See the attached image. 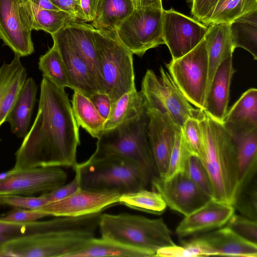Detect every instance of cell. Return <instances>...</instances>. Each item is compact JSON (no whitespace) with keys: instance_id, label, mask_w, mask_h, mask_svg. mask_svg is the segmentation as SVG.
Listing matches in <instances>:
<instances>
[{"instance_id":"1","label":"cell","mask_w":257,"mask_h":257,"mask_svg":"<svg viewBox=\"0 0 257 257\" xmlns=\"http://www.w3.org/2000/svg\"><path fill=\"white\" fill-rule=\"evenodd\" d=\"M43 77L37 114L16 153L14 170L77 163L79 127L69 98L64 88Z\"/></svg>"},{"instance_id":"2","label":"cell","mask_w":257,"mask_h":257,"mask_svg":"<svg viewBox=\"0 0 257 257\" xmlns=\"http://www.w3.org/2000/svg\"><path fill=\"white\" fill-rule=\"evenodd\" d=\"M101 214L56 217L47 230L8 242L1 256L70 257L95 237Z\"/></svg>"},{"instance_id":"3","label":"cell","mask_w":257,"mask_h":257,"mask_svg":"<svg viewBox=\"0 0 257 257\" xmlns=\"http://www.w3.org/2000/svg\"><path fill=\"white\" fill-rule=\"evenodd\" d=\"M198 118L203 143L201 160L212 182V198L232 205L237 186L235 144L223 122L214 119L202 109Z\"/></svg>"},{"instance_id":"4","label":"cell","mask_w":257,"mask_h":257,"mask_svg":"<svg viewBox=\"0 0 257 257\" xmlns=\"http://www.w3.org/2000/svg\"><path fill=\"white\" fill-rule=\"evenodd\" d=\"M80 188L120 195L146 189L154 176L143 166L120 156L95 150L86 161L76 163Z\"/></svg>"},{"instance_id":"5","label":"cell","mask_w":257,"mask_h":257,"mask_svg":"<svg viewBox=\"0 0 257 257\" xmlns=\"http://www.w3.org/2000/svg\"><path fill=\"white\" fill-rule=\"evenodd\" d=\"M98 229L101 237L155 254L160 248L175 245L172 232L162 218L150 219L127 213H101Z\"/></svg>"},{"instance_id":"6","label":"cell","mask_w":257,"mask_h":257,"mask_svg":"<svg viewBox=\"0 0 257 257\" xmlns=\"http://www.w3.org/2000/svg\"><path fill=\"white\" fill-rule=\"evenodd\" d=\"M94 37L104 92L112 102L136 89L133 53L120 41L116 31L94 29Z\"/></svg>"},{"instance_id":"7","label":"cell","mask_w":257,"mask_h":257,"mask_svg":"<svg viewBox=\"0 0 257 257\" xmlns=\"http://www.w3.org/2000/svg\"><path fill=\"white\" fill-rule=\"evenodd\" d=\"M147 106L137 115L110 129L97 139L95 150L116 154L146 167L157 176L150 146Z\"/></svg>"},{"instance_id":"8","label":"cell","mask_w":257,"mask_h":257,"mask_svg":"<svg viewBox=\"0 0 257 257\" xmlns=\"http://www.w3.org/2000/svg\"><path fill=\"white\" fill-rule=\"evenodd\" d=\"M160 72L159 77L152 70H148L143 77L141 90L148 107L168 113L181 128L188 118H198L200 109L191 105L170 73L162 66Z\"/></svg>"},{"instance_id":"9","label":"cell","mask_w":257,"mask_h":257,"mask_svg":"<svg viewBox=\"0 0 257 257\" xmlns=\"http://www.w3.org/2000/svg\"><path fill=\"white\" fill-rule=\"evenodd\" d=\"M162 5L135 8L116 30L122 43L133 53L142 56L148 50L165 44Z\"/></svg>"},{"instance_id":"10","label":"cell","mask_w":257,"mask_h":257,"mask_svg":"<svg viewBox=\"0 0 257 257\" xmlns=\"http://www.w3.org/2000/svg\"><path fill=\"white\" fill-rule=\"evenodd\" d=\"M169 73L188 101L204 110L208 79L206 43L204 39L184 56L165 64Z\"/></svg>"},{"instance_id":"11","label":"cell","mask_w":257,"mask_h":257,"mask_svg":"<svg viewBox=\"0 0 257 257\" xmlns=\"http://www.w3.org/2000/svg\"><path fill=\"white\" fill-rule=\"evenodd\" d=\"M34 23L31 0H0V39L20 57L34 52Z\"/></svg>"},{"instance_id":"12","label":"cell","mask_w":257,"mask_h":257,"mask_svg":"<svg viewBox=\"0 0 257 257\" xmlns=\"http://www.w3.org/2000/svg\"><path fill=\"white\" fill-rule=\"evenodd\" d=\"M67 179V173L61 167L12 169L0 174V196L47 193L65 184Z\"/></svg>"},{"instance_id":"13","label":"cell","mask_w":257,"mask_h":257,"mask_svg":"<svg viewBox=\"0 0 257 257\" xmlns=\"http://www.w3.org/2000/svg\"><path fill=\"white\" fill-rule=\"evenodd\" d=\"M182 246L193 256H257V244L244 239L226 226L184 241Z\"/></svg>"},{"instance_id":"14","label":"cell","mask_w":257,"mask_h":257,"mask_svg":"<svg viewBox=\"0 0 257 257\" xmlns=\"http://www.w3.org/2000/svg\"><path fill=\"white\" fill-rule=\"evenodd\" d=\"M207 26L173 8L164 10L163 37L173 60L193 49L204 39Z\"/></svg>"},{"instance_id":"15","label":"cell","mask_w":257,"mask_h":257,"mask_svg":"<svg viewBox=\"0 0 257 257\" xmlns=\"http://www.w3.org/2000/svg\"><path fill=\"white\" fill-rule=\"evenodd\" d=\"M150 184L162 197L167 206L184 216L196 210L211 197L202 192L183 172L168 179L154 176Z\"/></svg>"},{"instance_id":"16","label":"cell","mask_w":257,"mask_h":257,"mask_svg":"<svg viewBox=\"0 0 257 257\" xmlns=\"http://www.w3.org/2000/svg\"><path fill=\"white\" fill-rule=\"evenodd\" d=\"M120 195L113 192L80 188L69 197L46 204L36 209L48 216L76 217L101 212L118 203Z\"/></svg>"},{"instance_id":"17","label":"cell","mask_w":257,"mask_h":257,"mask_svg":"<svg viewBox=\"0 0 257 257\" xmlns=\"http://www.w3.org/2000/svg\"><path fill=\"white\" fill-rule=\"evenodd\" d=\"M148 138L157 175L163 178L168 166L176 133L181 128L167 112L148 107Z\"/></svg>"},{"instance_id":"18","label":"cell","mask_w":257,"mask_h":257,"mask_svg":"<svg viewBox=\"0 0 257 257\" xmlns=\"http://www.w3.org/2000/svg\"><path fill=\"white\" fill-rule=\"evenodd\" d=\"M51 35L65 66L72 89L88 97L100 92L89 66L73 45L64 28Z\"/></svg>"},{"instance_id":"19","label":"cell","mask_w":257,"mask_h":257,"mask_svg":"<svg viewBox=\"0 0 257 257\" xmlns=\"http://www.w3.org/2000/svg\"><path fill=\"white\" fill-rule=\"evenodd\" d=\"M234 210L232 205L212 198L196 210L184 216L176 227V234L182 238L222 227L234 213Z\"/></svg>"},{"instance_id":"20","label":"cell","mask_w":257,"mask_h":257,"mask_svg":"<svg viewBox=\"0 0 257 257\" xmlns=\"http://www.w3.org/2000/svg\"><path fill=\"white\" fill-rule=\"evenodd\" d=\"M235 71L232 55L230 56L218 66L206 94L204 110L221 122L228 110L230 84Z\"/></svg>"},{"instance_id":"21","label":"cell","mask_w":257,"mask_h":257,"mask_svg":"<svg viewBox=\"0 0 257 257\" xmlns=\"http://www.w3.org/2000/svg\"><path fill=\"white\" fill-rule=\"evenodd\" d=\"M235 144L237 184L257 169V125L224 123Z\"/></svg>"},{"instance_id":"22","label":"cell","mask_w":257,"mask_h":257,"mask_svg":"<svg viewBox=\"0 0 257 257\" xmlns=\"http://www.w3.org/2000/svg\"><path fill=\"white\" fill-rule=\"evenodd\" d=\"M63 28L73 45L89 66L100 92L105 93L95 45L94 27L75 19L69 21Z\"/></svg>"},{"instance_id":"23","label":"cell","mask_w":257,"mask_h":257,"mask_svg":"<svg viewBox=\"0 0 257 257\" xmlns=\"http://www.w3.org/2000/svg\"><path fill=\"white\" fill-rule=\"evenodd\" d=\"M20 56L15 54L9 64L0 68V126L6 121L23 85L27 79L25 68Z\"/></svg>"},{"instance_id":"24","label":"cell","mask_w":257,"mask_h":257,"mask_svg":"<svg viewBox=\"0 0 257 257\" xmlns=\"http://www.w3.org/2000/svg\"><path fill=\"white\" fill-rule=\"evenodd\" d=\"M204 39L206 43L208 65L206 94L218 66L225 59L232 55L235 49L231 41L228 24H210L207 26Z\"/></svg>"},{"instance_id":"25","label":"cell","mask_w":257,"mask_h":257,"mask_svg":"<svg viewBox=\"0 0 257 257\" xmlns=\"http://www.w3.org/2000/svg\"><path fill=\"white\" fill-rule=\"evenodd\" d=\"M37 89L33 78L26 79L7 116L5 121L18 138H24L28 132Z\"/></svg>"},{"instance_id":"26","label":"cell","mask_w":257,"mask_h":257,"mask_svg":"<svg viewBox=\"0 0 257 257\" xmlns=\"http://www.w3.org/2000/svg\"><path fill=\"white\" fill-rule=\"evenodd\" d=\"M154 253L130 246L110 238L101 237L91 238L70 257H151Z\"/></svg>"},{"instance_id":"27","label":"cell","mask_w":257,"mask_h":257,"mask_svg":"<svg viewBox=\"0 0 257 257\" xmlns=\"http://www.w3.org/2000/svg\"><path fill=\"white\" fill-rule=\"evenodd\" d=\"M135 8L131 0H99L92 25L102 32L116 31Z\"/></svg>"},{"instance_id":"28","label":"cell","mask_w":257,"mask_h":257,"mask_svg":"<svg viewBox=\"0 0 257 257\" xmlns=\"http://www.w3.org/2000/svg\"><path fill=\"white\" fill-rule=\"evenodd\" d=\"M146 98L137 89L127 92L111 102L109 114L106 119L103 130L111 128L134 117L146 106Z\"/></svg>"},{"instance_id":"29","label":"cell","mask_w":257,"mask_h":257,"mask_svg":"<svg viewBox=\"0 0 257 257\" xmlns=\"http://www.w3.org/2000/svg\"><path fill=\"white\" fill-rule=\"evenodd\" d=\"M72 110L78 126H81L97 139L103 131L105 119L100 114L89 97L74 90Z\"/></svg>"},{"instance_id":"30","label":"cell","mask_w":257,"mask_h":257,"mask_svg":"<svg viewBox=\"0 0 257 257\" xmlns=\"http://www.w3.org/2000/svg\"><path fill=\"white\" fill-rule=\"evenodd\" d=\"M230 33L234 49L243 48L257 59V10L236 19L230 24Z\"/></svg>"},{"instance_id":"31","label":"cell","mask_w":257,"mask_h":257,"mask_svg":"<svg viewBox=\"0 0 257 257\" xmlns=\"http://www.w3.org/2000/svg\"><path fill=\"white\" fill-rule=\"evenodd\" d=\"M257 170L249 173L237 186L233 206L243 216L257 221Z\"/></svg>"},{"instance_id":"32","label":"cell","mask_w":257,"mask_h":257,"mask_svg":"<svg viewBox=\"0 0 257 257\" xmlns=\"http://www.w3.org/2000/svg\"><path fill=\"white\" fill-rule=\"evenodd\" d=\"M223 122L257 125V90L244 92L227 112Z\"/></svg>"},{"instance_id":"33","label":"cell","mask_w":257,"mask_h":257,"mask_svg":"<svg viewBox=\"0 0 257 257\" xmlns=\"http://www.w3.org/2000/svg\"><path fill=\"white\" fill-rule=\"evenodd\" d=\"M118 203L135 210L156 215L162 214L167 206L158 192L146 189L121 195Z\"/></svg>"},{"instance_id":"34","label":"cell","mask_w":257,"mask_h":257,"mask_svg":"<svg viewBox=\"0 0 257 257\" xmlns=\"http://www.w3.org/2000/svg\"><path fill=\"white\" fill-rule=\"evenodd\" d=\"M38 66L43 76L53 83L60 87L72 89L65 66L55 44L40 57Z\"/></svg>"},{"instance_id":"35","label":"cell","mask_w":257,"mask_h":257,"mask_svg":"<svg viewBox=\"0 0 257 257\" xmlns=\"http://www.w3.org/2000/svg\"><path fill=\"white\" fill-rule=\"evenodd\" d=\"M257 10V0H220L206 26L213 23L230 24L236 19Z\"/></svg>"},{"instance_id":"36","label":"cell","mask_w":257,"mask_h":257,"mask_svg":"<svg viewBox=\"0 0 257 257\" xmlns=\"http://www.w3.org/2000/svg\"><path fill=\"white\" fill-rule=\"evenodd\" d=\"M51 219L31 222H14L0 218V256L8 242L23 236L42 232L50 226Z\"/></svg>"},{"instance_id":"37","label":"cell","mask_w":257,"mask_h":257,"mask_svg":"<svg viewBox=\"0 0 257 257\" xmlns=\"http://www.w3.org/2000/svg\"><path fill=\"white\" fill-rule=\"evenodd\" d=\"M32 6L34 15V30H43L52 35L64 27L69 21L76 19L62 10L43 9L33 2Z\"/></svg>"},{"instance_id":"38","label":"cell","mask_w":257,"mask_h":257,"mask_svg":"<svg viewBox=\"0 0 257 257\" xmlns=\"http://www.w3.org/2000/svg\"><path fill=\"white\" fill-rule=\"evenodd\" d=\"M184 172L204 193L213 197L214 190L210 176L201 159L190 155L186 163Z\"/></svg>"},{"instance_id":"39","label":"cell","mask_w":257,"mask_h":257,"mask_svg":"<svg viewBox=\"0 0 257 257\" xmlns=\"http://www.w3.org/2000/svg\"><path fill=\"white\" fill-rule=\"evenodd\" d=\"M181 130L190 153L201 159L203 154V143L198 118H188L184 123Z\"/></svg>"},{"instance_id":"40","label":"cell","mask_w":257,"mask_h":257,"mask_svg":"<svg viewBox=\"0 0 257 257\" xmlns=\"http://www.w3.org/2000/svg\"><path fill=\"white\" fill-rule=\"evenodd\" d=\"M189 152L185 143L181 130L176 134L175 143L170 155L168 169L163 179H168L176 174L183 172L186 163L189 156Z\"/></svg>"},{"instance_id":"41","label":"cell","mask_w":257,"mask_h":257,"mask_svg":"<svg viewBox=\"0 0 257 257\" xmlns=\"http://www.w3.org/2000/svg\"><path fill=\"white\" fill-rule=\"evenodd\" d=\"M225 225L242 238L257 244V221L234 213Z\"/></svg>"},{"instance_id":"42","label":"cell","mask_w":257,"mask_h":257,"mask_svg":"<svg viewBox=\"0 0 257 257\" xmlns=\"http://www.w3.org/2000/svg\"><path fill=\"white\" fill-rule=\"evenodd\" d=\"M49 201L42 194L38 197H23L19 195L7 194L0 196V205L28 209H36Z\"/></svg>"},{"instance_id":"43","label":"cell","mask_w":257,"mask_h":257,"mask_svg":"<svg viewBox=\"0 0 257 257\" xmlns=\"http://www.w3.org/2000/svg\"><path fill=\"white\" fill-rule=\"evenodd\" d=\"M189 4L192 18L206 26L220 0H186Z\"/></svg>"},{"instance_id":"44","label":"cell","mask_w":257,"mask_h":257,"mask_svg":"<svg viewBox=\"0 0 257 257\" xmlns=\"http://www.w3.org/2000/svg\"><path fill=\"white\" fill-rule=\"evenodd\" d=\"M45 213L34 209L15 207L1 219L14 222H31L47 216Z\"/></svg>"},{"instance_id":"45","label":"cell","mask_w":257,"mask_h":257,"mask_svg":"<svg viewBox=\"0 0 257 257\" xmlns=\"http://www.w3.org/2000/svg\"><path fill=\"white\" fill-rule=\"evenodd\" d=\"M80 188L78 175L75 173L73 179L67 184L47 193L42 194L49 203L65 199L71 195Z\"/></svg>"},{"instance_id":"46","label":"cell","mask_w":257,"mask_h":257,"mask_svg":"<svg viewBox=\"0 0 257 257\" xmlns=\"http://www.w3.org/2000/svg\"><path fill=\"white\" fill-rule=\"evenodd\" d=\"M59 10L65 11L76 19L85 22L80 0H50Z\"/></svg>"},{"instance_id":"47","label":"cell","mask_w":257,"mask_h":257,"mask_svg":"<svg viewBox=\"0 0 257 257\" xmlns=\"http://www.w3.org/2000/svg\"><path fill=\"white\" fill-rule=\"evenodd\" d=\"M93 105L106 120L111 108V101L109 96L104 92H96L89 97Z\"/></svg>"},{"instance_id":"48","label":"cell","mask_w":257,"mask_h":257,"mask_svg":"<svg viewBox=\"0 0 257 257\" xmlns=\"http://www.w3.org/2000/svg\"><path fill=\"white\" fill-rule=\"evenodd\" d=\"M155 256H192L191 252L183 246L177 245L163 247L156 253Z\"/></svg>"},{"instance_id":"49","label":"cell","mask_w":257,"mask_h":257,"mask_svg":"<svg viewBox=\"0 0 257 257\" xmlns=\"http://www.w3.org/2000/svg\"><path fill=\"white\" fill-rule=\"evenodd\" d=\"M85 22H92L94 19L99 0H80Z\"/></svg>"},{"instance_id":"50","label":"cell","mask_w":257,"mask_h":257,"mask_svg":"<svg viewBox=\"0 0 257 257\" xmlns=\"http://www.w3.org/2000/svg\"><path fill=\"white\" fill-rule=\"evenodd\" d=\"M31 1L34 4L43 9L50 10H59L50 0H31Z\"/></svg>"},{"instance_id":"51","label":"cell","mask_w":257,"mask_h":257,"mask_svg":"<svg viewBox=\"0 0 257 257\" xmlns=\"http://www.w3.org/2000/svg\"><path fill=\"white\" fill-rule=\"evenodd\" d=\"M153 5H162V0H137L135 8H142Z\"/></svg>"},{"instance_id":"52","label":"cell","mask_w":257,"mask_h":257,"mask_svg":"<svg viewBox=\"0 0 257 257\" xmlns=\"http://www.w3.org/2000/svg\"><path fill=\"white\" fill-rule=\"evenodd\" d=\"M133 3L134 4V6H135V8L136 7V1L137 0H131Z\"/></svg>"}]
</instances>
